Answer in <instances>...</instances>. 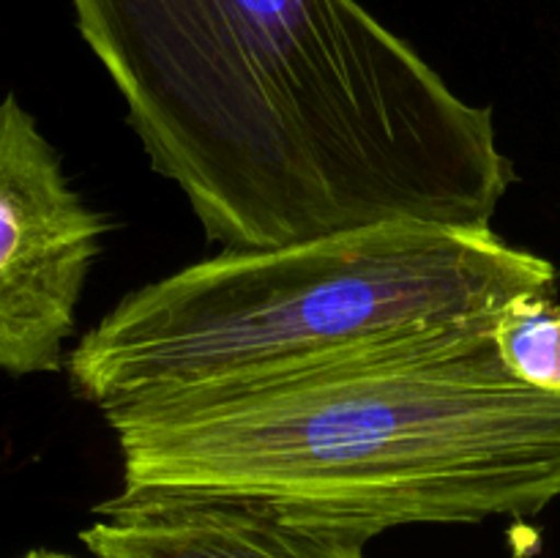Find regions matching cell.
I'll use <instances>...</instances> for the list:
<instances>
[{
	"label": "cell",
	"mask_w": 560,
	"mask_h": 558,
	"mask_svg": "<svg viewBox=\"0 0 560 558\" xmlns=\"http://www.w3.org/2000/svg\"><path fill=\"white\" fill-rule=\"evenodd\" d=\"M153 170L208 241L381 222L492 228L495 118L359 0H71Z\"/></svg>",
	"instance_id": "1"
},
{
	"label": "cell",
	"mask_w": 560,
	"mask_h": 558,
	"mask_svg": "<svg viewBox=\"0 0 560 558\" xmlns=\"http://www.w3.org/2000/svg\"><path fill=\"white\" fill-rule=\"evenodd\" d=\"M492 321L252 392L104 416L120 452L113 498H235L364 542L534 518L560 498V397L503 370Z\"/></svg>",
	"instance_id": "2"
},
{
	"label": "cell",
	"mask_w": 560,
	"mask_h": 558,
	"mask_svg": "<svg viewBox=\"0 0 560 558\" xmlns=\"http://www.w3.org/2000/svg\"><path fill=\"white\" fill-rule=\"evenodd\" d=\"M558 268L492 228L381 222L222 249L126 293L66 356L104 416L252 392L492 321Z\"/></svg>",
	"instance_id": "3"
},
{
	"label": "cell",
	"mask_w": 560,
	"mask_h": 558,
	"mask_svg": "<svg viewBox=\"0 0 560 558\" xmlns=\"http://www.w3.org/2000/svg\"><path fill=\"white\" fill-rule=\"evenodd\" d=\"M107 230L69 186L33 115L0 102V372L66 364L74 310Z\"/></svg>",
	"instance_id": "4"
},
{
	"label": "cell",
	"mask_w": 560,
	"mask_h": 558,
	"mask_svg": "<svg viewBox=\"0 0 560 558\" xmlns=\"http://www.w3.org/2000/svg\"><path fill=\"white\" fill-rule=\"evenodd\" d=\"M93 514L80 534L93 558H364L366 547L235 498H107Z\"/></svg>",
	"instance_id": "5"
},
{
	"label": "cell",
	"mask_w": 560,
	"mask_h": 558,
	"mask_svg": "<svg viewBox=\"0 0 560 558\" xmlns=\"http://www.w3.org/2000/svg\"><path fill=\"white\" fill-rule=\"evenodd\" d=\"M490 337L514 381L560 397V306L552 295L509 304L492 321Z\"/></svg>",
	"instance_id": "6"
},
{
	"label": "cell",
	"mask_w": 560,
	"mask_h": 558,
	"mask_svg": "<svg viewBox=\"0 0 560 558\" xmlns=\"http://www.w3.org/2000/svg\"><path fill=\"white\" fill-rule=\"evenodd\" d=\"M22 558H77V556H69V553H49V550H33L27 553V556Z\"/></svg>",
	"instance_id": "7"
}]
</instances>
